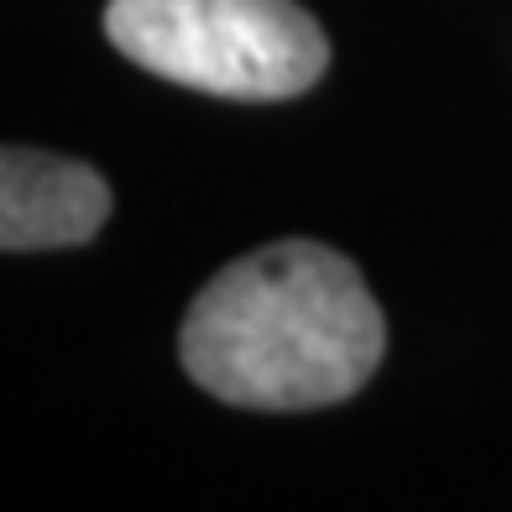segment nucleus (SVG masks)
Instances as JSON below:
<instances>
[{
	"instance_id": "obj_1",
	"label": "nucleus",
	"mask_w": 512,
	"mask_h": 512,
	"mask_svg": "<svg viewBox=\"0 0 512 512\" xmlns=\"http://www.w3.org/2000/svg\"><path fill=\"white\" fill-rule=\"evenodd\" d=\"M387 351V319L351 256L272 241L204 283L178 330L183 371L230 408L304 413L345 403Z\"/></svg>"
},
{
	"instance_id": "obj_2",
	"label": "nucleus",
	"mask_w": 512,
	"mask_h": 512,
	"mask_svg": "<svg viewBox=\"0 0 512 512\" xmlns=\"http://www.w3.org/2000/svg\"><path fill=\"white\" fill-rule=\"evenodd\" d=\"M105 37L147 74L220 100H293L330 68L298 0H110Z\"/></svg>"
},
{
	"instance_id": "obj_3",
	"label": "nucleus",
	"mask_w": 512,
	"mask_h": 512,
	"mask_svg": "<svg viewBox=\"0 0 512 512\" xmlns=\"http://www.w3.org/2000/svg\"><path fill=\"white\" fill-rule=\"evenodd\" d=\"M110 220V183L74 157L6 147L0 157V246L53 251L84 246Z\"/></svg>"
}]
</instances>
